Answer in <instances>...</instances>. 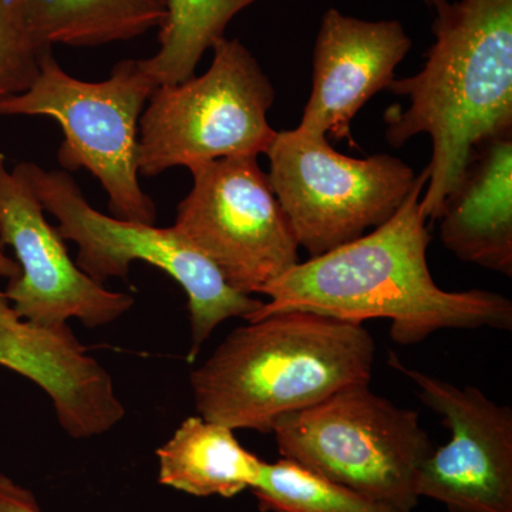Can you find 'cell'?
Instances as JSON below:
<instances>
[{
	"label": "cell",
	"instance_id": "4fadbf2b",
	"mask_svg": "<svg viewBox=\"0 0 512 512\" xmlns=\"http://www.w3.org/2000/svg\"><path fill=\"white\" fill-rule=\"evenodd\" d=\"M437 220L451 254L511 278L512 131L473 148Z\"/></svg>",
	"mask_w": 512,
	"mask_h": 512
},
{
	"label": "cell",
	"instance_id": "277c9868",
	"mask_svg": "<svg viewBox=\"0 0 512 512\" xmlns=\"http://www.w3.org/2000/svg\"><path fill=\"white\" fill-rule=\"evenodd\" d=\"M157 87L143 59L121 60L109 79L90 83L64 72L49 47L30 89L0 99V116L55 119L64 136L57 151L63 171L92 173L114 218L154 225L156 204L138 180V127Z\"/></svg>",
	"mask_w": 512,
	"mask_h": 512
},
{
	"label": "cell",
	"instance_id": "44dd1931",
	"mask_svg": "<svg viewBox=\"0 0 512 512\" xmlns=\"http://www.w3.org/2000/svg\"><path fill=\"white\" fill-rule=\"evenodd\" d=\"M19 275L20 268L18 262L6 255L2 247H0V276L12 281V279L18 278Z\"/></svg>",
	"mask_w": 512,
	"mask_h": 512
},
{
	"label": "cell",
	"instance_id": "9a60e30c",
	"mask_svg": "<svg viewBox=\"0 0 512 512\" xmlns=\"http://www.w3.org/2000/svg\"><path fill=\"white\" fill-rule=\"evenodd\" d=\"M33 33L43 46L93 47L126 42L161 28L165 0H28Z\"/></svg>",
	"mask_w": 512,
	"mask_h": 512
},
{
	"label": "cell",
	"instance_id": "3957f363",
	"mask_svg": "<svg viewBox=\"0 0 512 512\" xmlns=\"http://www.w3.org/2000/svg\"><path fill=\"white\" fill-rule=\"evenodd\" d=\"M376 345L363 323L278 312L232 330L191 373L198 414L272 434L279 419L370 383Z\"/></svg>",
	"mask_w": 512,
	"mask_h": 512
},
{
	"label": "cell",
	"instance_id": "52a82bcc",
	"mask_svg": "<svg viewBox=\"0 0 512 512\" xmlns=\"http://www.w3.org/2000/svg\"><path fill=\"white\" fill-rule=\"evenodd\" d=\"M214 60L202 76L161 84L141 114L138 173L156 177L174 167L231 157H258L274 143L268 111L271 80L237 39L215 43Z\"/></svg>",
	"mask_w": 512,
	"mask_h": 512
},
{
	"label": "cell",
	"instance_id": "d6986e66",
	"mask_svg": "<svg viewBox=\"0 0 512 512\" xmlns=\"http://www.w3.org/2000/svg\"><path fill=\"white\" fill-rule=\"evenodd\" d=\"M22 318L13 311L5 292H0V366L8 367L18 350Z\"/></svg>",
	"mask_w": 512,
	"mask_h": 512
},
{
	"label": "cell",
	"instance_id": "8992f818",
	"mask_svg": "<svg viewBox=\"0 0 512 512\" xmlns=\"http://www.w3.org/2000/svg\"><path fill=\"white\" fill-rule=\"evenodd\" d=\"M18 170L45 211L56 218L57 231L79 247L76 265L103 285L111 278L126 279L133 262L156 266L177 282L188 296L191 349L197 359L214 330L231 318L247 320L264 302L235 291L210 259L174 227L119 220L94 210L67 171H46L33 163Z\"/></svg>",
	"mask_w": 512,
	"mask_h": 512
},
{
	"label": "cell",
	"instance_id": "e0dca14e",
	"mask_svg": "<svg viewBox=\"0 0 512 512\" xmlns=\"http://www.w3.org/2000/svg\"><path fill=\"white\" fill-rule=\"evenodd\" d=\"M249 491L264 512H413L315 476L285 458L264 463Z\"/></svg>",
	"mask_w": 512,
	"mask_h": 512
},
{
	"label": "cell",
	"instance_id": "6da1fadb",
	"mask_svg": "<svg viewBox=\"0 0 512 512\" xmlns=\"http://www.w3.org/2000/svg\"><path fill=\"white\" fill-rule=\"evenodd\" d=\"M427 167L396 214L369 235L313 256L266 286L269 302L247 322L278 312L318 313L345 322L390 320V338L417 345L443 329H512V302L501 293L444 291L427 262L430 244L421 192Z\"/></svg>",
	"mask_w": 512,
	"mask_h": 512
},
{
	"label": "cell",
	"instance_id": "5b68a950",
	"mask_svg": "<svg viewBox=\"0 0 512 512\" xmlns=\"http://www.w3.org/2000/svg\"><path fill=\"white\" fill-rule=\"evenodd\" d=\"M272 434L285 460L367 497L414 510L417 480L433 454L420 414L355 384L286 414Z\"/></svg>",
	"mask_w": 512,
	"mask_h": 512
},
{
	"label": "cell",
	"instance_id": "ffe728a7",
	"mask_svg": "<svg viewBox=\"0 0 512 512\" xmlns=\"http://www.w3.org/2000/svg\"><path fill=\"white\" fill-rule=\"evenodd\" d=\"M0 512H42L28 488L0 471Z\"/></svg>",
	"mask_w": 512,
	"mask_h": 512
},
{
	"label": "cell",
	"instance_id": "7c38bea8",
	"mask_svg": "<svg viewBox=\"0 0 512 512\" xmlns=\"http://www.w3.org/2000/svg\"><path fill=\"white\" fill-rule=\"evenodd\" d=\"M412 49L399 20H365L326 10L313 49L312 92L303 110V133L352 138V120L375 94L389 89Z\"/></svg>",
	"mask_w": 512,
	"mask_h": 512
},
{
	"label": "cell",
	"instance_id": "5bb4252c",
	"mask_svg": "<svg viewBox=\"0 0 512 512\" xmlns=\"http://www.w3.org/2000/svg\"><path fill=\"white\" fill-rule=\"evenodd\" d=\"M224 424L192 416L157 450L158 483L195 497L232 498L251 490L265 461Z\"/></svg>",
	"mask_w": 512,
	"mask_h": 512
},
{
	"label": "cell",
	"instance_id": "2e32d148",
	"mask_svg": "<svg viewBox=\"0 0 512 512\" xmlns=\"http://www.w3.org/2000/svg\"><path fill=\"white\" fill-rule=\"evenodd\" d=\"M256 0H165L167 18L160 28V49L143 59L161 84H180L195 76L202 56L224 39L232 19Z\"/></svg>",
	"mask_w": 512,
	"mask_h": 512
},
{
	"label": "cell",
	"instance_id": "ac0fdd59",
	"mask_svg": "<svg viewBox=\"0 0 512 512\" xmlns=\"http://www.w3.org/2000/svg\"><path fill=\"white\" fill-rule=\"evenodd\" d=\"M49 47L33 33L28 0H0V99L30 89Z\"/></svg>",
	"mask_w": 512,
	"mask_h": 512
},
{
	"label": "cell",
	"instance_id": "ba28073f",
	"mask_svg": "<svg viewBox=\"0 0 512 512\" xmlns=\"http://www.w3.org/2000/svg\"><path fill=\"white\" fill-rule=\"evenodd\" d=\"M269 183L299 247L319 256L363 237L396 214L416 183L410 165L389 154L343 156L323 134H276L266 150Z\"/></svg>",
	"mask_w": 512,
	"mask_h": 512
},
{
	"label": "cell",
	"instance_id": "30bf717a",
	"mask_svg": "<svg viewBox=\"0 0 512 512\" xmlns=\"http://www.w3.org/2000/svg\"><path fill=\"white\" fill-rule=\"evenodd\" d=\"M389 365L412 380L421 402L443 417L451 434L421 466L419 497L448 512H512L511 407L478 387H460L404 366L393 353Z\"/></svg>",
	"mask_w": 512,
	"mask_h": 512
},
{
	"label": "cell",
	"instance_id": "9c48e42d",
	"mask_svg": "<svg viewBox=\"0 0 512 512\" xmlns=\"http://www.w3.org/2000/svg\"><path fill=\"white\" fill-rule=\"evenodd\" d=\"M192 188L173 227L235 291L254 295L299 264V244L258 157L190 168Z\"/></svg>",
	"mask_w": 512,
	"mask_h": 512
},
{
	"label": "cell",
	"instance_id": "8fae6325",
	"mask_svg": "<svg viewBox=\"0 0 512 512\" xmlns=\"http://www.w3.org/2000/svg\"><path fill=\"white\" fill-rule=\"evenodd\" d=\"M45 212L26 178L9 171L0 153V247L13 249L20 268L5 291L13 311L45 328H62L69 319L100 328L126 315L133 296L109 291L84 274Z\"/></svg>",
	"mask_w": 512,
	"mask_h": 512
},
{
	"label": "cell",
	"instance_id": "7a4b0ae2",
	"mask_svg": "<svg viewBox=\"0 0 512 512\" xmlns=\"http://www.w3.org/2000/svg\"><path fill=\"white\" fill-rule=\"evenodd\" d=\"M426 2L436 10V40L419 73L390 84L409 106L389 107L384 121L393 147L431 137L421 208L436 221L473 148L512 131V0Z\"/></svg>",
	"mask_w": 512,
	"mask_h": 512
}]
</instances>
